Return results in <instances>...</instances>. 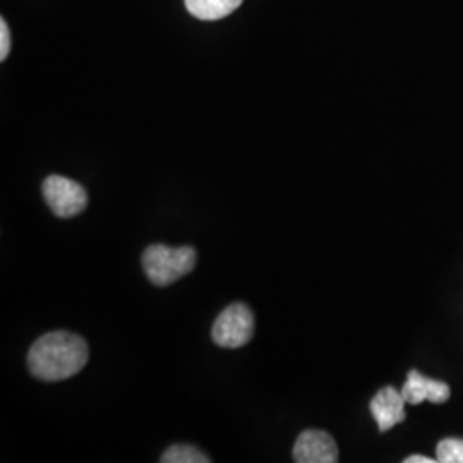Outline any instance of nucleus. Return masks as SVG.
I'll return each instance as SVG.
<instances>
[{
	"label": "nucleus",
	"mask_w": 463,
	"mask_h": 463,
	"mask_svg": "<svg viewBox=\"0 0 463 463\" xmlns=\"http://www.w3.org/2000/svg\"><path fill=\"white\" fill-rule=\"evenodd\" d=\"M88 344L80 335L52 331L32 345L28 365L34 378L53 383L76 376L88 363Z\"/></svg>",
	"instance_id": "obj_1"
},
{
	"label": "nucleus",
	"mask_w": 463,
	"mask_h": 463,
	"mask_svg": "<svg viewBox=\"0 0 463 463\" xmlns=\"http://www.w3.org/2000/svg\"><path fill=\"white\" fill-rule=\"evenodd\" d=\"M198 256L193 248H170L165 244L149 246L143 252V269L156 287H168L191 273Z\"/></svg>",
	"instance_id": "obj_2"
},
{
	"label": "nucleus",
	"mask_w": 463,
	"mask_h": 463,
	"mask_svg": "<svg viewBox=\"0 0 463 463\" xmlns=\"http://www.w3.org/2000/svg\"><path fill=\"white\" fill-rule=\"evenodd\" d=\"M254 315L246 304L235 302L223 309L212 328V338L218 347L241 348L248 345L254 335Z\"/></svg>",
	"instance_id": "obj_3"
},
{
	"label": "nucleus",
	"mask_w": 463,
	"mask_h": 463,
	"mask_svg": "<svg viewBox=\"0 0 463 463\" xmlns=\"http://www.w3.org/2000/svg\"><path fill=\"white\" fill-rule=\"evenodd\" d=\"M42 191L52 213L59 218L80 215L88 206V194L83 185L62 175L47 177Z\"/></svg>",
	"instance_id": "obj_4"
},
{
	"label": "nucleus",
	"mask_w": 463,
	"mask_h": 463,
	"mask_svg": "<svg viewBox=\"0 0 463 463\" xmlns=\"http://www.w3.org/2000/svg\"><path fill=\"white\" fill-rule=\"evenodd\" d=\"M294 460L298 463L338 462V448L325 430H307L300 432L294 447Z\"/></svg>",
	"instance_id": "obj_5"
},
{
	"label": "nucleus",
	"mask_w": 463,
	"mask_h": 463,
	"mask_svg": "<svg viewBox=\"0 0 463 463\" xmlns=\"http://www.w3.org/2000/svg\"><path fill=\"white\" fill-rule=\"evenodd\" d=\"M369 411L381 432H384L405 420V398L393 386H386L371 400Z\"/></svg>",
	"instance_id": "obj_6"
},
{
	"label": "nucleus",
	"mask_w": 463,
	"mask_h": 463,
	"mask_svg": "<svg viewBox=\"0 0 463 463\" xmlns=\"http://www.w3.org/2000/svg\"><path fill=\"white\" fill-rule=\"evenodd\" d=\"M402 395L407 403H412V405H419L426 400H430L432 403H445L451 395V392L447 383L430 380L417 371H411L402 388Z\"/></svg>",
	"instance_id": "obj_7"
},
{
	"label": "nucleus",
	"mask_w": 463,
	"mask_h": 463,
	"mask_svg": "<svg viewBox=\"0 0 463 463\" xmlns=\"http://www.w3.org/2000/svg\"><path fill=\"white\" fill-rule=\"evenodd\" d=\"M242 0H185L187 11L203 21H216L232 14Z\"/></svg>",
	"instance_id": "obj_8"
},
{
	"label": "nucleus",
	"mask_w": 463,
	"mask_h": 463,
	"mask_svg": "<svg viewBox=\"0 0 463 463\" xmlns=\"http://www.w3.org/2000/svg\"><path fill=\"white\" fill-rule=\"evenodd\" d=\"M160 462L208 463L210 462V458L196 447H191V445H174V447H170L166 449Z\"/></svg>",
	"instance_id": "obj_9"
},
{
	"label": "nucleus",
	"mask_w": 463,
	"mask_h": 463,
	"mask_svg": "<svg viewBox=\"0 0 463 463\" xmlns=\"http://www.w3.org/2000/svg\"><path fill=\"white\" fill-rule=\"evenodd\" d=\"M436 460L439 463H463V439H443L436 448Z\"/></svg>",
	"instance_id": "obj_10"
},
{
	"label": "nucleus",
	"mask_w": 463,
	"mask_h": 463,
	"mask_svg": "<svg viewBox=\"0 0 463 463\" xmlns=\"http://www.w3.org/2000/svg\"><path fill=\"white\" fill-rule=\"evenodd\" d=\"M11 50V36L5 19H0V61H5Z\"/></svg>",
	"instance_id": "obj_11"
},
{
	"label": "nucleus",
	"mask_w": 463,
	"mask_h": 463,
	"mask_svg": "<svg viewBox=\"0 0 463 463\" xmlns=\"http://www.w3.org/2000/svg\"><path fill=\"white\" fill-rule=\"evenodd\" d=\"M438 460L434 458H428V457H422V455H412L409 458H405V463H434Z\"/></svg>",
	"instance_id": "obj_12"
}]
</instances>
